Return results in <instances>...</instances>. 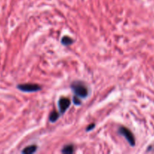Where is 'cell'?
<instances>
[{
    "instance_id": "ba28073f",
    "label": "cell",
    "mask_w": 154,
    "mask_h": 154,
    "mask_svg": "<svg viewBox=\"0 0 154 154\" xmlns=\"http://www.w3.org/2000/svg\"><path fill=\"white\" fill-rule=\"evenodd\" d=\"M59 117H60V114L56 111H52L49 115V120L51 123H54L58 120Z\"/></svg>"
},
{
    "instance_id": "8992f818",
    "label": "cell",
    "mask_w": 154,
    "mask_h": 154,
    "mask_svg": "<svg viewBox=\"0 0 154 154\" xmlns=\"http://www.w3.org/2000/svg\"><path fill=\"white\" fill-rule=\"evenodd\" d=\"M61 152L65 154H71L74 152V147L72 144H68L66 145L65 147H63V148L62 149Z\"/></svg>"
},
{
    "instance_id": "7a4b0ae2",
    "label": "cell",
    "mask_w": 154,
    "mask_h": 154,
    "mask_svg": "<svg viewBox=\"0 0 154 154\" xmlns=\"http://www.w3.org/2000/svg\"><path fill=\"white\" fill-rule=\"evenodd\" d=\"M17 88L21 91L26 92V93H32V92H37L42 89L39 85L36 84H18Z\"/></svg>"
},
{
    "instance_id": "52a82bcc",
    "label": "cell",
    "mask_w": 154,
    "mask_h": 154,
    "mask_svg": "<svg viewBox=\"0 0 154 154\" xmlns=\"http://www.w3.org/2000/svg\"><path fill=\"white\" fill-rule=\"evenodd\" d=\"M73 40L69 36H63L61 39V44L64 46H69L71 44H72Z\"/></svg>"
},
{
    "instance_id": "5b68a950",
    "label": "cell",
    "mask_w": 154,
    "mask_h": 154,
    "mask_svg": "<svg viewBox=\"0 0 154 154\" xmlns=\"http://www.w3.org/2000/svg\"><path fill=\"white\" fill-rule=\"evenodd\" d=\"M36 150H37V146L30 145L28 146V147H25V148L22 150V153L25 154H31V153H35Z\"/></svg>"
},
{
    "instance_id": "30bf717a",
    "label": "cell",
    "mask_w": 154,
    "mask_h": 154,
    "mask_svg": "<svg viewBox=\"0 0 154 154\" xmlns=\"http://www.w3.org/2000/svg\"><path fill=\"white\" fill-rule=\"evenodd\" d=\"M95 123H91V125H89V126H88L87 128H86V132H88V131L91 130V129H93V128L95 127Z\"/></svg>"
},
{
    "instance_id": "3957f363",
    "label": "cell",
    "mask_w": 154,
    "mask_h": 154,
    "mask_svg": "<svg viewBox=\"0 0 154 154\" xmlns=\"http://www.w3.org/2000/svg\"><path fill=\"white\" fill-rule=\"evenodd\" d=\"M119 132L126 138V140L129 143L130 145L134 146V144H135V139H134V135H133L132 132L128 128L125 127V126H121L119 129Z\"/></svg>"
},
{
    "instance_id": "9c48e42d",
    "label": "cell",
    "mask_w": 154,
    "mask_h": 154,
    "mask_svg": "<svg viewBox=\"0 0 154 154\" xmlns=\"http://www.w3.org/2000/svg\"><path fill=\"white\" fill-rule=\"evenodd\" d=\"M73 102H74V104H75V105H81V101H80V99H79V98L78 97V96H73Z\"/></svg>"
},
{
    "instance_id": "277c9868",
    "label": "cell",
    "mask_w": 154,
    "mask_h": 154,
    "mask_svg": "<svg viewBox=\"0 0 154 154\" xmlns=\"http://www.w3.org/2000/svg\"><path fill=\"white\" fill-rule=\"evenodd\" d=\"M70 100L68 98H60L58 102L59 111L60 114H63L70 105Z\"/></svg>"
},
{
    "instance_id": "6da1fadb",
    "label": "cell",
    "mask_w": 154,
    "mask_h": 154,
    "mask_svg": "<svg viewBox=\"0 0 154 154\" xmlns=\"http://www.w3.org/2000/svg\"><path fill=\"white\" fill-rule=\"evenodd\" d=\"M70 87L75 96H78L79 98L85 99V98L88 97V87L82 81H74L71 84Z\"/></svg>"
}]
</instances>
